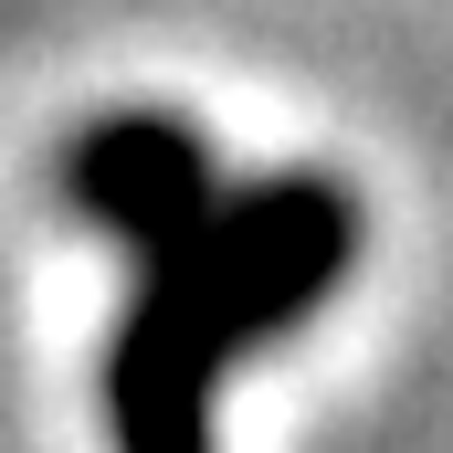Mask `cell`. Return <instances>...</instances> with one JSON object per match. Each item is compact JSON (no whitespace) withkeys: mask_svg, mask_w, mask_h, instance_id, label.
Returning <instances> with one entry per match:
<instances>
[{"mask_svg":"<svg viewBox=\"0 0 453 453\" xmlns=\"http://www.w3.org/2000/svg\"><path fill=\"white\" fill-rule=\"evenodd\" d=\"M64 190L127 253H158V242H180L222 201V169H211V148L180 116H96L74 137V158H64Z\"/></svg>","mask_w":453,"mask_h":453,"instance_id":"obj_2","label":"cell"},{"mask_svg":"<svg viewBox=\"0 0 453 453\" xmlns=\"http://www.w3.org/2000/svg\"><path fill=\"white\" fill-rule=\"evenodd\" d=\"M358 264V201L338 180H253L137 253V317L106 348L116 453H222V380L242 348L296 338Z\"/></svg>","mask_w":453,"mask_h":453,"instance_id":"obj_1","label":"cell"}]
</instances>
